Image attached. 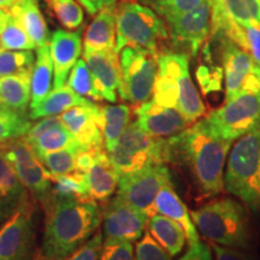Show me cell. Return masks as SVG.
I'll return each mask as SVG.
<instances>
[{"label":"cell","mask_w":260,"mask_h":260,"mask_svg":"<svg viewBox=\"0 0 260 260\" xmlns=\"http://www.w3.org/2000/svg\"><path fill=\"white\" fill-rule=\"evenodd\" d=\"M45 228L40 260H64L99 229L102 210L96 201L52 195L44 205Z\"/></svg>","instance_id":"cell-1"},{"label":"cell","mask_w":260,"mask_h":260,"mask_svg":"<svg viewBox=\"0 0 260 260\" xmlns=\"http://www.w3.org/2000/svg\"><path fill=\"white\" fill-rule=\"evenodd\" d=\"M168 140L170 161L175 155L183 159L204 193L216 195L224 189V165L233 141L217 135L206 119Z\"/></svg>","instance_id":"cell-2"},{"label":"cell","mask_w":260,"mask_h":260,"mask_svg":"<svg viewBox=\"0 0 260 260\" xmlns=\"http://www.w3.org/2000/svg\"><path fill=\"white\" fill-rule=\"evenodd\" d=\"M153 102L174 107L190 123L205 113V105L189 74V57L186 53L158 56V73L153 89Z\"/></svg>","instance_id":"cell-3"},{"label":"cell","mask_w":260,"mask_h":260,"mask_svg":"<svg viewBox=\"0 0 260 260\" xmlns=\"http://www.w3.org/2000/svg\"><path fill=\"white\" fill-rule=\"evenodd\" d=\"M190 217L197 230L211 243L247 249L251 247L252 234L245 206L233 198H217L199 209Z\"/></svg>","instance_id":"cell-4"},{"label":"cell","mask_w":260,"mask_h":260,"mask_svg":"<svg viewBox=\"0 0 260 260\" xmlns=\"http://www.w3.org/2000/svg\"><path fill=\"white\" fill-rule=\"evenodd\" d=\"M224 188L253 211L260 210V124L241 136L233 147Z\"/></svg>","instance_id":"cell-5"},{"label":"cell","mask_w":260,"mask_h":260,"mask_svg":"<svg viewBox=\"0 0 260 260\" xmlns=\"http://www.w3.org/2000/svg\"><path fill=\"white\" fill-rule=\"evenodd\" d=\"M206 122L220 138L235 141L260 124V70H255L242 89L207 115Z\"/></svg>","instance_id":"cell-6"},{"label":"cell","mask_w":260,"mask_h":260,"mask_svg":"<svg viewBox=\"0 0 260 260\" xmlns=\"http://www.w3.org/2000/svg\"><path fill=\"white\" fill-rule=\"evenodd\" d=\"M168 28L157 12L136 2L116 8V52L141 47L157 52L158 41L168 38Z\"/></svg>","instance_id":"cell-7"},{"label":"cell","mask_w":260,"mask_h":260,"mask_svg":"<svg viewBox=\"0 0 260 260\" xmlns=\"http://www.w3.org/2000/svg\"><path fill=\"white\" fill-rule=\"evenodd\" d=\"M109 157L119 176L149 164H167L170 161L169 140L153 138L133 122L126 126L112 151L109 152Z\"/></svg>","instance_id":"cell-8"},{"label":"cell","mask_w":260,"mask_h":260,"mask_svg":"<svg viewBox=\"0 0 260 260\" xmlns=\"http://www.w3.org/2000/svg\"><path fill=\"white\" fill-rule=\"evenodd\" d=\"M119 53V96L136 106L148 102L153 95L158 73L157 52L141 47H124Z\"/></svg>","instance_id":"cell-9"},{"label":"cell","mask_w":260,"mask_h":260,"mask_svg":"<svg viewBox=\"0 0 260 260\" xmlns=\"http://www.w3.org/2000/svg\"><path fill=\"white\" fill-rule=\"evenodd\" d=\"M31 197H25L0 228V260H40L35 210Z\"/></svg>","instance_id":"cell-10"},{"label":"cell","mask_w":260,"mask_h":260,"mask_svg":"<svg viewBox=\"0 0 260 260\" xmlns=\"http://www.w3.org/2000/svg\"><path fill=\"white\" fill-rule=\"evenodd\" d=\"M170 181L171 174L167 164H149L121 176L116 197L151 218L157 214L154 201L159 190Z\"/></svg>","instance_id":"cell-11"},{"label":"cell","mask_w":260,"mask_h":260,"mask_svg":"<svg viewBox=\"0 0 260 260\" xmlns=\"http://www.w3.org/2000/svg\"><path fill=\"white\" fill-rule=\"evenodd\" d=\"M6 157L14 165L16 174L30 197L41 206L52 194V175L38 158L31 146L23 138L3 145Z\"/></svg>","instance_id":"cell-12"},{"label":"cell","mask_w":260,"mask_h":260,"mask_svg":"<svg viewBox=\"0 0 260 260\" xmlns=\"http://www.w3.org/2000/svg\"><path fill=\"white\" fill-rule=\"evenodd\" d=\"M102 222L104 241L134 242L145 234L149 217L116 197L102 210Z\"/></svg>","instance_id":"cell-13"},{"label":"cell","mask_w":260,"mask_h":260,"mask_svg":"<svg viewBox=\"0 0 260 260\" xmlns=\"http://www.w3.org/2000/svg\"><path fill=\"white\" fill-rule=\"evenodd\" d=\"M86 176L90 199L106 201L118 187L119 174L110 160L105 147L84 149L77 158V169Z\"/></svg>","instance_id":"cell-14"},{"label":"cell","mask_w":260,"mask_h":260,"mask_svg":"<svg viewBox=\"0 0 260 260\" xmlns=\"http://www.w3.org/2000/svg\"><path fill=\"white\" fill-rule=\"evenodd\" d=\"M212 0H204L201 4L184 14L165 18L172 40L187 45L193 56L207 39L211 29Z\"/></svg>","instance_id":"cell-15"},{"label":"cell","mask_w":260,"mask_h":260,"mask_svg":"<svg viewBox=\"0 0 260 260\" xmlns=\"http://www.w3.org/2000/svg\"><path fill=\"white\" fill-rule=\"evenodd\" d=\"M135 123L148 135L158 139H169L186 130L190 123L178 110L161 106L153 100L138 105Z\"/></svg>","instance_id":"cell-16"},{"label":"cell","mask_w":260,"mask_h":260,"mask_svg":"<svg viewBox=\"0 0 260 260\" xmlns=\"http://www.w3.org/2000/svg\"><path fill=\"white\" fill-rule=\"evenodd\" d=\"M63 124L83 149L102 148L104 138L102 124V110L95 103L75 106L59 115Z\"/></svg>","instance_id":"cell-17"},{"label":"cell","mask_w":260,"mask_h":260,"mask_svg":"<svg viewBox=\"0 0 260 260\" xmlns=\"http://www.w3.org/2000/svg\"><path fill=\"white\" fill-rule=\"evenodd\" d=\"M83 59L93 75L94 84L100 99L116 103L121 84V64L115 50L84 51Z\"/></svg>","instance_id":"cell-18"},{"label":"cell","mask_w":260,"mask_h":260,"mask_svg":"<svg viewBox=\"0 0 260 260\" xmlns=\"http://www.w3.org/2000/svg\"><path fill=\"white\" fill-rule=\"evenodd\" d=\"M81 29L77 31H67L58 29L50 41V53L53 63L54 88L63 87L74 65L77 63L82 52Z\"/></svg>","instance_id":"cell-19"},{"label":"cell","mask_w":260,"mask_h":260,"mask_svg":"<svg viewBox=\"0 0 260 260\" xmlns=\"http://www.w3.org/2000/svg\"><path fill=\"white\" fill-rule=\"evenodd\" d=\"M223 41V68L225 75V100L228 102L242 89L243 84L253 71L260 70L255 67L251 54L226 38Z\"/></svg>","instance_id":"cell-20"},{"label":"cell","mask_w":260,"mask_h":260,"mask_svg":"<svg viewBox=\"0 0 260 260\" xmlns=\"http://www.w3.org/2000/svg\"><path fill=\"white\" fill-rule=\"evenodd\" d=\"M27 189L22 184L14 165L0 148V224L18 209L27 197Z\"/></svg>","instance_id":"cell-21"},{"label":"cell","mask_w":260,"mask_h":260,"mask_svg":"<svg viewBox=\"0 0 260 260\" xmlns=\"http://www.w3.org/2000/svg\"><path fill=\"white\" fill-rule=\"evenodd\" d=\"M154 205L157 213H160L180 224L186 233L187 241L189 245H195L200 241L198 230L190 217V212L183 201L180 199L176 190L174 189L171 181L160 188L157 198H155Z\"/></svg>","instance_id":"cell-22"},{"label":"cell","mask_w":260,"mask_h":260,"mask_svg":"<svg viewBox=\"0 0 260 260\" xmlns=\"http://www.w3.org/2000/svg\"><path fill=\"white\" fill-rule=\"evenodd\" d=\"M31 70L32 67L0 77V103L3 106L27 115L31 96Z\"/></svg>","instance_id":"cell-23"},{"label":"cell","mask_w":260,"mask_h":260,"mask_svg":"<svg viewBox=\"0 0 260 260\" xmlns=\"http://www.w3.org/2000/svg\"><path fill=\"white\" fill-rule=\"evenodd\" d=\"M83 46L84 51H116V4L98 12L87 28Z\"/></svg>","instance_id":"cell-24"},{"label":"cell","mask_w":260,"mask_h":260,"mask_svg":"<svg viewBox=\"0 0 260 260\" xmlns=\"http://www.w3.org/2000/svg\"><path fill=\"white\" fill-rule=\"evenodd\" d=\"M211 27L214 34L229 39L242 50L248 52L255 67L260 69V22L239 24L232 21H222Z\"/></svg>","instance_id":"cell-25"},{"label":"cell","mask_w":260,"mask_h":260,"mask_svg":"<svg viewBox=\"0 0 260 260\" xmlns=\"http://www.w3.org/2000/svg\"><path fill=\"white\" fill-rule=\"evenodd\" d=\"M8 12L22 25L37 48L48 44V28L38 0H17Z\"/></svg>","instance_id":"cell-26"},{"label":"cell","mask_w":260,"mask_h":260,"mask_svg":"<svg viewBox=\"0 0 260 260\" xmlns=\"http://www.w3.org/2000/svg\"><path fill=\"white\" fill-rule=\"evenodd\" d=\"M222 21L239 24L260 22V0H212L211 25Z\"/></svg>","instance_id":"cell-27"},{"label":"cell","mask_w":260,"mask_h":260,"mask_svg":"<svg viewBox=\"0 0 260 260\" xmlns=\"http://www.w3.org/2000/svg\"><path fill=\"white\" fill-rule=\"evenodd\" d=\"M90 103L92 100L79 95L69 86L58 87V88L52 89L37 107L30 110L29 118L38 119L44 118V117L59 116L71 107L88 105Z\"/></svg>","instance_id":"cell-28"},{"label":"cell","mask_w":260,"mask_h":260,"mask_svg":"<svg viewBox=\"0 0 260 260\" xmlns=\"http://www.w3.org/2000/svg\"><path fill=\"white\" fill-rule=\"evenodd\" d=\"M148 233L171 256L181 253L187 241L186 233L180 224L159 213L149 218Z\"/></svg>","instance_id":"cell-29"},{"label":"cell","mask_w":260,"mask_h":260,"mask_svg":"<svg viewBox=\"0 0 260 260\" xmlns=\"http://www.w3.org/2000/svg\"><path fill=\"white\" fill-rule=\"evenodd\" d=\"M53 80V63L50 53V44L38 47L37 59L31 70L30 109L37 107L51 92Z\"/></svg>","instance_id":"cell-30"},{"label":"cell","mask_w":260,"mask_h":260,"mask_svg":"<svg viewBox=\"0 0 260 260\" xmlns=\"http://www.w3.org/2000/svg\"><path fill=\"white\" fill-rule=\"evenodd\" d=\"M102 110V129L104 145L107 152H111L115 147L123 132L126 129L132 118V110L125 104L121 105H103Z\"/></svg>","instance_id":"cell-31"},{"label":"cell","mask_w":260,"mask_h":260,"mask_svg":"<svg viewBox=\"0 0 260 260\" xmlns=\"http://www.w3.org/2000/svg\"><path fill=\"white\" fill-rule=\"evenodd\" d=\"M27 142L31 146L32 151L35 152L38 158L44 154L51 153V152L60 151V149L79 145L64 124L53 126V128L41 133L31 141Z\"/></svg>","instance_id":"cell-32"},{"label":"cell","mask_w":260,"mask_h":260,"mask_svg":"<svg viewBox=\"0 0 260 260\" xmlns=\"http://www.w3.org/2000/svg\"><path fill=\"white\" fill-rule=\"evenodd\" d=\"M0 47L12 51H31L37 48L22 25L9 12L0 22Z\"/></svg>","instance_id":"cell-33"},{"label":"cell","mask_w":260,"mask_h":260,"mask_svg":"<svg viewBox=\"0 0 260 260\" xmlns=\"http://www.w3.org/2000/svg\"><path fill=\"white\" fill-rule=\"evenodd\" d=\"M52 195L73 197L81 200H90L86 176L82 171L75 170L61 176L52 177Z\"/></svg>","instance_id":"cell-34"},{"label":"cell","mask_w":260,"mask_h":260,"mask_svg":"<svg viewBox=\"0 0 260 260\" xmlns=\"http://www.w3.org/2000/svg\"><path fill=\"white\" fill-rule=\"evenodd\" d=\"M82 151H84V149L80 145H76L60 149V151L44 154L39 157V159L50 171L52 177H57L76 170L77 158H79V154Z\"/></svg>","instance_id":"cell-35"},{"label":"cell","mask_w":260,"mask_h":260,"mask_svg":"<svg viewBox=\"0 0 260 260\" xmlns=\"http://www.w3.org/2000/svg\"><path fill=\"white\" fill-rule=\"evenodd\" d=\"M31 125L32 123L27 118V115H22L5 106L0 107V145L23 138Z\"/></svg>","instance_id":"cell-36"},{"label":"cell","mask_w":260,"mask_h":260,"mask_svg":"<svg viewBox=\"0 0 260 260\" xmlns=\"http://www.w3.org/2000/svg\"><path fill=\"white\" fill-rule=\"evenodd\" d=\"M68 86L81 96L94 100V102L102 100L96 92L93 75L90 73L88 64L86 63L84 59H79L77 63L74 65L69 77H68Z\"/></svg>","instance_id":"cell-37"},{"label":"cell","mask_w":260,"mask_h":260,"mask_svg":"<svg viewBox=\"0 0 260 260\" xmlns=\"http://www.w3.org/2000/svg\"><path fill=\"white\" fill-rule=\"evenodd\" d=\"M34 61L31 51H12L0 47V77L29 69Z\"/></svg>","instance_id":"cell-38"},{"label":"cell","mask_w":260,"mask_h":260,"mask_svg":"<svg viewBox=\"0 0 260 260\" xmlns=\"http://www.w3.org/2000/svg\"><path fill=\"white\" fill-rule=\"evenodd\" d=\"M47 4L67 29L79 28L83 22V10L75 0H47Z\"/></svg>","instance_id":"cell-39"},{"label":"cell","mask_w":260,"mask_h":260,"mask_svg":"<svg viewBox=\"0 0 260 260\" xmlns=\"http://www.w3.org/2000/svg\"><path fill=\"white\" fill-rule=\"evenodd\" d=\"M135 258L136 260H171L172 256L155 241L151 234L145 233L136 243Z\"/></svg>","instance_id":"cell-40"},{"label":"cell","mask_w":260,"mask_h":260,"mask_svg":"<svg viewBox=\"0 0 260 260\" xmlns=\"http://www.w3.org/2000/svg\"><path fill=\"white\" fill-rule=\"evenodd\" d=\"M98 260H136L130 241H104Z\"/></svg>","instance_id":"cell-41"},{"label":"cell","mask_w":260,"mask_h":260,"mask_svg":"<svg viewBox=\"0 0 260 260\" xmlns=\"http://www.w3.org/2000/svg\"><path fill=\"white\" fill-rule=\"evenodd\" d=\"M203 2L204 0H160L152 10L161 17L168 18L190 11L198 8Z\"/></svg>","instance_id":"cell-42"},{"label":"cell","mask_w":260,"mask_h":260,"mask_svg":"<svg viewBox=\"0 0 260 260\" xmlns=\"http://www.w3.org/2000/svg\"><path fill=\"white\" fill-rule=\"evenodd\" d=\"M104 236L102 232H96L86 243L64 260H98L102 252Z\"/></svg>","instance_id":"cell-43"},{"label":"cell","mask_w":260,"mask_h":260,"mask_svg":"<svg viewBox=\"0 0 260 260\" xmlns=\"http://www.w3.org/2000/svg\"><path fill=\"white\" fill-rule=\"evenodd\" d=\"M212 251L216 260H254L253 256L242 249L220 246L217 243H212Z\"/></svg>","instance_id":"cell-44"},{"label":"cell","mask_w":260,"mask_h":260,"mask_svg":"<svg viewBox=\"0 0 260 260\" xmlns=\"http://www.w3.org/2000/svg\"><path fill=\"white\" fill-rule=\"evenodd\" d=\"M180 260H212V256L209 247L199 241L195 245H189L188 251Z\"/></svg>","instance_id":"cell-45"},{"label":"cell","mask_w":260,"mask_h":260,"mask_svg":"<svg viewBox=\"0 0 260 260\" xmlns=\"http://www.w3.org/2000/svg\"><path fill=\"white\" fill-rule=\"evenodd\" d=\"M79 2L89 15H96L100 10L106 6L115 5L117 0H79Z\"/></svg>","instance_id":"cell-46"},{"label":"cell","mask_w":260,"mask_h":260,"mask_svg":"<svg viewBox=\"0 0 260 260\" xmlns=\"http://www.w3.org/2000/svg\"><path fill=\"white\" fill-rule=\"evenodd\" d=\"M16 2H17V0H0V9H2L3 11H9Z\"/></svg>","instance_id":"cell-47"},{"label":"cell","mask_w":260,"mask_h":260,"mask_svg":"<svg viewBox=\"0 0 260 260\" xmlns=\"http://www.w3.org/2000/svg\"><path fill=\"white\" fill-rule=\"evenodd\" d=\"M135 2L140 3V4H142V5L148 6V8H151V9H153L154 6L157 5L159 2H160V0H135Z\"/></svg>","instance_id":"cell-48"},{"label":"cell","mask_w":260,"mask_h":260,"mask_svg":"<svg viewBox=\"0 0 260 260\" xmlns=\"http://www.w3.org/2000/svg\"><path fill=\"white\" fill-rule=\"evenodd\" d=\"M5 15H6V12L5 11H3L2 9H0V22L3 21V19H4V17H5Z\"/></svg>","instance_id":"cell-49"},{"label":"cell","mask_w":260,"mask_h":260,"mask_svg":"<svg viewBox=\"0 0 260 260\" xmlns=\"http://www.w3.org/2000/svg\"><path fill=\"white\" fill-rule=\"evenodd\" d=\"M0 107H3V104L2 103H0Z\"/></svg>","instance_id":"cell-50"}]
</instances>
